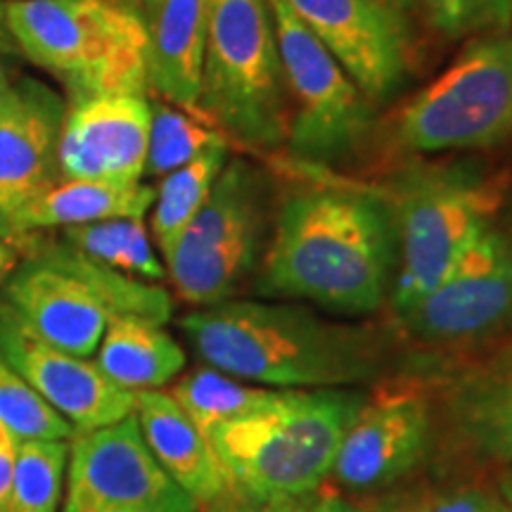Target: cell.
Here are the masks:
<instances>
[{"instance_id":"cell-20","label":"cell","mask_w":512,"mask_h":512,"mask_svg":"<svg viewBox=\"0 0 512 512\" xmlns=\"http://www.w3.org/2000/svg\"><path fill=\"white\" fill-rule=\"evenodd\" d=\"M133 415L157 463L200 508L238 494L209 439L169 392L164 389L136 392Z\"/></svg>"},{"instance_id":"cell-18","label":"cell","mask_w":512,"mask_h":512,"mask_svg":"<svg viewBox=\"0 0 512 512\" xmlns=\"http://www.w3.org/2000/svg\"><path fill=\"white\" fill-rule=\"evenodd\" d=\"M64 102L36 79L12 83L0 107V238L15 242V219L57 181Z\"/></svg>"},{"instance_id":"cell-22","label":"cell","mask_w":512,"mask_h":512,"mask_svg":"<svg viewBox=\"0 0 512 512\" xmlns=\"http://www.w3.org/2000/svg\"><path fill=\"white\" fill-rule=\"evenodd\" d=\"M95 354V366L128 392L162 389L188 363L183 347L162 323L140 316H112Z\"/></svg>"},{"instance_id":"cell-2","label":"cell","mask_w":512,"mask_h":512,"mask_svg":"<svg viewBox=\"0 0 512 512\" xmlns=\"http://www.w3.org/2000/svg\"><path fill=\"white\" fill-rule=\"evenodd\" d=\"M181 330L207 366L271 389H337L373 380L384 344L363 325L332 323L299 304L200 306Z\"/></svg>"},{"instance_id":"cell-11","label":"cell","mask_w":512,"mask_h":512,"mask_svg":"<svg viewBox=\"0 0 512 512\" xmlns=\"http://www.w3.org/2000/svg\"><path fill=\"white\" fill-rule=\"evenodd\" d=\"M403 335L422 349H479L512 332V247L486 228L425 297L396 313Z\"/></svg>"},{"instance_id":"cell-14","label":"cell","mask_w":512,"mask_h":512,"mask_svg":"<svg viewBox=\"0 0 512 512\" xmlns=\"http://www.w3.org/2000/svg\"><path fill=\"white\" fill-rule=\"evenodd\" d=\"M427 389L446 456L477 467L512 465V344L439 375Z\"/></svg>"},{"instance_id":"cell-29","label":"cell","mask_w":512,"mask_h":512,"mask_svg":"<svg viewBox=\"0 0 512 512\" xmlns=\"http://www.w3.org/2000/svg\"><path fill=\"white\" fill-rule=\"evenodd\" d=\"M427 19L441 36L496 34L512 24L510 0H422Z\"/></svg>"},{"instance_id":"cell-24","label":"cell","mask_w":512,"mask_h":512,"mask_svg":"<svg viewBox=\"0 0 512 512\" xmlns=\"http://www.w3.org/2000/svg\"><path fill=\"white\" fill-rule=\"evenodd\" d=\"M226 159L228 145H216L164 176L155 192V204H152L155 207L152 209V235L164 256L174 249L192 216L207 202L216 178L226 166Z\"/></svg>"},{"instance_id":"cell-40","label":"cell","mask_w":512,"mask_h":512,"mask_svg":"<svg viewBox=\"0 0 512 512\" xmlns=\"http://www.w3.org/2000/svg\"><path fill=\"white\" fill-rule=\"evenodd\" d=\"M491 498H494V496H491ZM482 512H491V503H489V508H486V510H482Z\"/></svg>"},{"instance_id":"cell-31","label":"cell","mask_w":512,"mask_h":512,"mask_svg":"<svg viewBox=\"0 0 512 512\" xmlns=\"http://www.w3.org/2000/svg\"><path fill=\"white\" fill-rule=\"evenodd\" d=\"M491 496L479 489H460L453 494H444L439 498H427L425 512H482L489 508Z\"/></svg>"},{"instance_id":"cell-37","label":"cell","mask_w":512,"mask_h":512,"mask_svg":"<svg viewBox=\"0 0 512 512\" xmlns=\"http://www.w3.org/2000/svg\"><path fill=\"white\" fill-rule=\"evenodd\" d=\"M380 3H384V5H387V8H392V10L401 12V15H403V12L413 8L415 0H380Z\"/></svg>"},{"instance_id":"cell-6","label":"cell","mask_w":512,"mask_h":512,"mask_svg":"<svg viewBox=\"0 0 512 512\" xmlns=\"http://www.w3.org/2000/svg\"><path fill=\"white\" fill-rule=\"evenodd\" d=\"M290 107L268 0H209L197 114L228 140L271 150Z\"/></svg>"},{"instance_id":"cell-7","label":"cell","mask_w":512,"mask_h":512,"mask_svg":"<svg viewBox=\"0 0 512 512\" xmlns=\"http://www.w3.org/2000/svg\"><path fill=\"white\" fill-rule=\"evenodd\" d=\"M501 188L467 166L418 169L399 183L394 202L401 264L392 304L399 313L425 297L486 228Z\"/></svg>"},{"instance_id":"cell-10","label":"cell","mask_w":512,"mask_h":512,"mask_svg":"<svg viewBox=\"0 0 512 512\" xmlns=\"http://www.w3.org/2000/svg\"><path fill=\"white\" fill-rule=\"evenodd\" d=\"M261 238L264 181L242 159L226 162L207 202L164 256L166 275L183 302H226L252 271Z\"/></svg>"},{"instance_id":"cell-13","label":"cell","mask_w":512,"mask_h":512,"mask_svg":"<svg viewBox=\"0 0 512 512\" xmlns=\"http://www.w3.org/2000/svg\"><path fill=\"white\" fill-rule=\"evenodd\" d=\"M434 415L422 380L380 384L344 434L332 477L344 489L380 491L406 477L430 451Z\"/></svg>"},{"instance_id":"cell-38","label":"cell","mask_w":512,"mask_h":512,"mask_svg":"<svg viewBox=\"0 0 512 512\" xmlns=\"http://www.w3.org/2000/svg\"><path fill=\"white\" fill-rule=\"evenodd\" d=\"M491 512H512V505L503 496L491 498Z\"/></svg>"},{"instance_id":"cell-39","label":"cell","mask_w":512,"mask_h":512,"mask_svg":"<svg viewBox=\"0 0 512 512\" xmlns=\"http://www.w3.org/2000/svg\"><path fill=\"white\" fill-rule=\"evenodd\" d=\"M503 498L512 505V479H508V482H503Z\"/></svg>"},{"instance_id":"cell-1","label":"cell","mask_w":512,"mask_h":512,"mask_svg":"<svg viewBox=\"0 0 512 512\" xmlns=\"http://www.w3.org/2000/svg\"><path fill=\"white\" fill-rule=\"evenodd\" d=\"M394 256V214L382 197L306 185L280 202L256 290L339 316H366L384 302Z\"/></svg>"},{"instance_id":"cell-30","label":"cell","mask_w":512,"mask_h":512,"mask_svg":"<svg viewBox=\"0 0 512 512\" xmlns=\"http://www.w3.org/2000/svg\"><path fill=\"white\" fill-rule=\"evenodd\" d=\"M256 512H366L361 503H354L351 498L328 491L323 486L309 491V494L283 498V501H273L259 505Z\"/></svg>"},{"instance_id":"cell-32","label":"cell","mask_w":512,"mask_h":512,"mask_svg":"<svg viewBox=\"0 0 512 512\" xmlns=\"http://www.w3.org/2000/svg\"><path fill=\"white\" fill-rule=\"evenodd\" d=\"M19 441L12 437L8 427L0 422V512L8 510L10 482H12V467H15Z\"/></svg>"},{"instance_id":"cell-33","label":"cell","mask_w":512,"mask_h":512,"mask_svg":"<svg viewBox=\"0 0 512 512\" xmlns=\"http://www.w3.org/2000/svg\"><path fill=\"white\" fill-rule=\"evenodd\" d=\"M427 508V498L422 496H392L384 498L366 512H425Z\"/></svg>"},{"instance_id":"cell-23","label":"cell","mask_w":512,"mask_h":512,"mask_svg":"<svg viewBox=\"0 0 512 512\" xmlns=\"http://www.w3.org/2000/svg\"><path fill=\"white\" fill-rule=\"evenodd\" d=\"M280 392L283 389L259 387V384L223 373L219 368L200 366L183 375L169 394L200 427V432L207 434L221 422L245 418L249 413L271 406Z\"/></svg>"},{"instance_id":"cell-9","label":"cell","mask_w":512,"mask_h":512,"mask_svg":"<svg viewBox=\"0 0 512 512\" xmlns=\"http://www.w3.org/2000/svg\"><path fill=\"white\" fill-rule=\"evenodd\" d=\"M268 8L278 38L285 93H290L287 145L292 155L318 164L351 155L370 128L373 102L285 0H268Z\"/></svg>"},{"instance_id":"cell-16","label":"cell","mask_w":512,"mask_h":512,"mask_svg":"<svg viewBox=\"0 0 512 512\" xmlns=\"http://www.w3.org/2000/svg\"><path fill=\"white\" fill-rule=\"evenodd\" d=\"M150 119L147 95H67L57 181L140 183Z\"/></svg>"},{"instance_id":"cell-3","label":"cell","mask_w":512,"mask_h":512,"mask_svg":"<svg viewBox=\"0 0 512 512\" xmlns=\"http://www.w3.org/2000/svg\"><path fill=\"white\" fill-rule=\"evenodd\" d=\"M366 392L283 389L271 406L204 434L235 491L266 505L325 484Z\"/></svg>"},{"instance_id":"cell-15","label":"cell","mask_w":512,"mask_h":512,"mask_svg":"<svg viewBox=\"0 0 512 512\" xmlns=\"http://www.w3.org/2000/svg\"><path fill=\"white\" fill-rule=\"evenodd\" d=\"M0 354L76 432L128 418L136 392L114 384L95 363L38 337L0 297Z\"/></svg>"},{"instance_id":"cell-28","label":"cell","mask_w":512,"mask_h":512,"mask_svg":"<svg viewBox=\"0 0 512 512\" xmlns=\"http://www.w3.org/2000/svg\"><path fill=\"white\" fill-rule=\"evenodd\" d=\"M0 422L17 441H72L74 425L38 396L31 384L0 354Z\"/></svg>"},{"instance_id":"cell-4","label":"cell","mask_w":512,"mask_h":512,"mask_svg":"<svg viewBox=\"0 0 512 512\" xmlns=\"http://www.w3.org/2000/svg\"><path fill=\"white\" fill-rule=\"evenodd\" d=\"M17 247L22 259L0 297L38 337L69 354L93 356L112 316L171 320L174 302L162 285L114 271L62 238L31 233Z\"/></svg>"},{"instance_id":"cell-21","label":"cell","mask_w":512,"mask_h":512,"mask_svg":"<svg viewBox=\"0 0 512 512\" xmlns=\"http://www.w3.org/2000/svg\"><path fill=\"white\" fill-rule=\"evenodd\" d=\"M155 188L143 183L55 181L15 219V245L31 233L110 219H143L155 204Z\"/></svg>"},{"instance_id":"cell-8","label":"cell","mask_w":512,"mask_h":512,"mask_svg":"<svg viewBox=\"0 0 512 512\" xmlns=\"http://www.w3.org/2000/svg\"><path fill=\"white\" fill-rule=\"evenodd\" d=\"M392 136L406 152L422 155L512 140V34L475 38L396 112Z\"/></svg>"},{"instance_id":"cell-36","label":"cell","mask_w":512,"mask_h":512,"mask_svg":"<svg viewBox=\"0 0 512 512\" xmlns=\"http://www.w3.org/2000/svg\"><path fill=\"white\" fill-rule=\"evenodd\" d=\"M12 91V83L8 79V74H5L3 64H0V107L5 105V100H8V95Z\"/></svg>"},{"instance_id":"cell-5","label":"cell","mask_w":512,"mask_h":512,"mask_svg":"<svg viewBox=\"0 0 512 512\" xmlns=\"http://www.w3.org/2000/svg\"><path fill=\"white\" fill-rule=\"evenodd\" d=\"M3 22L67 95H147V36L131 0H12Z\"/></svg>"},{"instance_id":"cell-26","label":"cell","mask_w":512,"mask_h":512,"mask_svg":"<svg viewBox=\"0 0 512 512\" xmlns=\"http://www.w3.org/2000/svg\"><path fill=\"white\" fill-rule=\"evenodd\" d=\"M150 110V140L143 176H166L209 147L228 145V138L219 128L204 121L200 114L181 110L162 98L150 102Z\"/></svg>"},{"instance_id":"cell-35","label":"cell","mask_w":512,"mask_h":512,"mask_svg":"<svg viewBox=\"0 0 512 512\" xmlns=\"http://www.w3.org/2000/svg\"><path fill=\"white\" fill-rule=\"evenodd\" d=\"M19 259H22V254H19V247L15 245V242H8V240L0 238V285L8 280V275L12 271H15Z\"/></svg>"},{"instance_id":"cell-12","label":"cell","mask_w":512,"mask_h":512,"mask_svg":"<svg viewBox=\"0 0 512 512\" xmlns=\"http://www.w3.org/2000/svg\"><path fill=\"white\" fill-rule=\"evenodd\" d=\"M62 512H195L147 448L136 415L69 441Z\"/></svg>"},{"instance_id":"cell-25","label":"cell","mask_w":512,"mask_h":512,"mask_svg":"<svg viewBox=\"0 0 512 512\" xmlns=\"http://www.w3.org/2000/svg\"><path fill=\"white\" fill-rule=\"evenodd\" d=\"M62 240L100 264L133 275L147 283L166 278V266L157 259L143 219H110L64 228Z\"/></svg>"},{"instance_id":"cell-17","label":"cell","mask_w":512,"mask_h":512,"mask_svg":"<svg viewBox=\"0 0 512 512\" xmlns=\"http://www.w3.org/2000/svg\"><path fill=\"white\" fill-rule=\"evenodd\" d=\"M299 22L337 57L366 98L384 102L406 74L403 15L380 0H285Z\"/></svg>"},{"instance_id":"cell-41","label":"cell","mask_w":512,"mask_h":512,"mask_svg":"<svg viewBox=\"0 0 512 512\" xmlns=\"http://www.w3.org/2000/svg\"><path fill=\"white\" fill-rule=\"evenodd\" d=\"M510 3H512V0H510Z\"/></svg>"},{"instance_id":"cell-34","label":"cell","mask_w":512,"mask_h":512,"mask_svg":"<svg viewBox=\"0 0 512 512\" xmlns=\"http://www.w3.org/2000/svg\"><path fill=\"white\" fill-rule=\"evenodd\" d=\"M256 510H259V505H256L252 498H247L242 494H233L228 498H221V501H216V503L202 505V508H197L195 512H256Z\"/></svg>"},{"instance_id":"cell-27","label":"cell","mask_w":512,"mask_h":512,"mask_svg":"<svg viewBox=\"0 0 512 512\" xmlns=\"http://www.w3.org/2000/svg\"><path fill=\"white\" fill-rule=\"evenodd\" d=\"M69 441H19L5 512H57L64 496Z\"/></svg>"},{"instance_id":"cell-19","label":"cell","mask_w":512,"mask_h":512,"mask_svg":"<svg viewBox=\"0 0 512 512\" xmlns=\"http://www.w3.org/2000/svg\"><path fill=\"white\" fill-rule=\"evenodd\" d=\"M150 93L197 114L209 0H138Z\"/></svg>"}]
</instances>
